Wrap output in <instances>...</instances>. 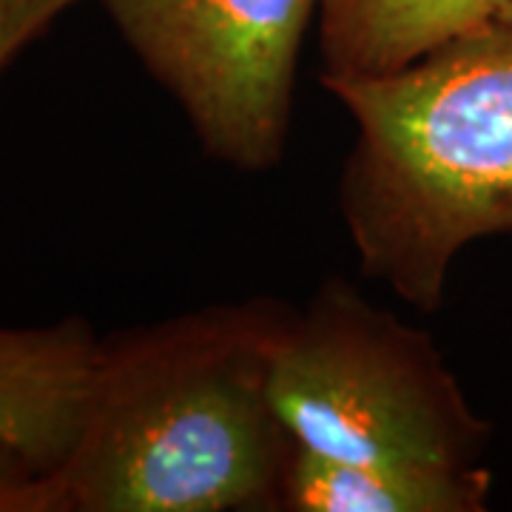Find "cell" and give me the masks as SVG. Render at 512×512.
<instances>
[{"instance_id": "1", "label": "cell", "mask_w": 512, "mask_h": 512, "mask_svg": "<svg viewBox=\"0 0 512 512\" xmlns=\"http://www.w3.org/2000/svg\"><path fill=\"white\" fill-rule=\"evenodd\" d=\"M279 325L237 308L100 345L57 512L282 507L299 447L271 402Z\"/></svg>"}, {"instance_id": "2", "label": "cell", "mask_w": 512, "mask_h": 512, "mask_svg": "<svg viewBox=\"0 0 512 512\" xmlns=\"http://www.w3.org/2000/svg\"><path fill=\"white\" fill-rule=\"evenodd\" d=\"M325 86L359 128L345 217L362 262L433 308L464 245L512 231V0L404 69Z\"/></svg>"}, {"instance_id": "3", "label": "cell", "mask_w": 512, "mask_h": 512, "mask_svg": "<svg viewBox=\"0 0 512 512\" xmlns=\"http://www.w3.org/2000/svg\"><path fill=\"white\" fill-rule=\"evenodd\" d=\"M271 402L299 450L359 464L476 467L481 424L416 333L356 302L325 296L282 319Z\"/></svg>"}, {"instance_id": "4", "label": "cell", "mask_w": 512, "mask_h": 512, "mask_svg": "<svg viewBox=\"0 0 512 512\" xmlns=\"http://www.w3.org/2000/svg\"><path fill=\"white\" fill-rule=\"evenodd\" d=\"M225 163L268 168L291 120L296 57L322 0H100Z\"/></svg>"}, {"instance_id": "5", "label": "cell", "mask_w": 512, "mask_h": 512, "mask_svg": "<svg viewBox=\"0 0 512 512\" xmlns=\"http://www.w3.org/2000/svg\"><path fill=\"white\" fill-rule=\"evenodd\" d=\"M97 359L100 342L74 319L0 328V447L55 476L83 427Z\"/></svg>"}, {"instance_id": "6", "label": "cell", "mask_w": 512, "mask_h": 512, "mask_svg": "<svg viewBox=\"0 0 512 512\" xmlns=\"http://www.w3.org/2000/svg\"><path fill=\"white\" fill-rule=\"evenodd\" d=\"M501 6L504 0H322L325 83L404 69Z\"/></svg>"}, {"instance_id": "7", "label": "cell", "mask_w": 512, "mask_h": 512, "mask_svg": "<svg viewBox=\"0 0 512 512\" xmlns=\"http://www.w3.org/2000/svg\"><path fill=\"white\" fill-rule=\"evenodd\" d=\"M487 473L359 464L296 450L282 507L296 512H473L484 507Z\"/></svg>"}, {"instance_id": "8", "label": "cell", "mask_w": 512, "mask_h": 512, "mask_svg": "<svg viewBox=\"0 0 512 512\" xmlns=\"http://www.w3.org/2000/svg\"><path fill=\"white\" fill-rule=\"evenodd\" d=\"M77 0H0V72Z\"/></svg>"}]
</instances>
